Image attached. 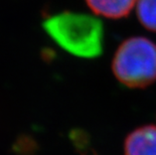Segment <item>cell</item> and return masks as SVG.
Here are the masks:
<instances>
[{
	"label": "cell",
	"mask_w": 156,
	"mask_h": 155,
	"mask_svg": "<svg viewBox=\"0 0 156 155\" xmlns=\"http://www.w3.org/2000/svg\"><path fill=\"white\" fill-rule=\"evenodd\" d=\"M125 155H156V126L140 127L126 138Z\"/></svg>",
	"instance_id": "3"
},
{
	"label": "cell",
	"mask_w": 156,
	"mask_h": 155,
	"mask_svg": "<svg viewBox=\"0 0 156 155\" xmlns=\"http://www.w3.org/2000/svg\"><path fill=\"white\" fill-rule=\"evenodd\" d=\"M138 0H86L91 10L108 18H122L127 16Z\"/></svg>",
	"instance_id": "4"
},
{
	"label": "cell",
	"mask_w": 156,
	"mask_h": 155,
	"mask_svg": "<svg viewBox=\"0 0 156 155\" xmlns=\"http://www.w3.org/2000/svg\"><path fill=\"white\" fill-rule=\"evenodd\" d=\"M44 27L62 49L79 58H94L104 48V26L85 13L62 12L46 18Z\"/></svg>",
	"instance_id": "1"
},
{
	"label": "cell",
	"mask_w": 156,
	"mask_h": 155,
	"mask_svg": "<svg viewBox=\"0 0 156 155\" xmlns=\"http://www.w3.org/2000/svg\"><path fill=\"white\" fill-rule=\"evenodd\" d=\"M137 16L145 28L156 32V0H138Z\"/></svg>",
	"instance_id": "5"
},
{
	"label": "cell",
	"mask_w": 156,
	"mask_h": 155,
	"mask_svg": "<svg viewBox=\"0 0 156 155\" xmlns=\"http://www.w3.org/2000/svg\"><path fill=\"white\" fill-rule=\"evenodd\" d=\"M117 80L129 88H145L156 81V44L143 36L126 39L113 58Z\"/></svg>",
	"instance_id": "2"
}]
</instances>
